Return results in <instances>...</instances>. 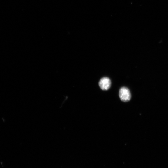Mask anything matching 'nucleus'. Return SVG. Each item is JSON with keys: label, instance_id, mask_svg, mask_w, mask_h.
I'll use <instances>...</instances> for the list:
<instances>
[{"label": "nucleus", "instance_id": "obj_1", "mask_svg": "<svg viewBox=\"0 0 168 168\" xmlns=\"http://www.w3.org/2000/svg\"><path fill=\"white\" fill-rule=\"evenodd\" d=\"M119 96L121 100L125 102L129 101L131 98L130 90L126 87H122L120 89Z\"/></svg>", "mask_w": 168, "mask_h": 168}, {"label": "nucleus", "instance_id": "obj_2", "mask_svg": "<svg viewBox=\"0 0 168 168\" xmlns=\"http://www.w3.org/2000/svg\"><path fill=\"white\" fill-rule=\"evenodd\" d=\"M99 85L102 89L106 90L109 89L111 86V81L107 77L102 78L99 82Z\"/></svg>", "mask_w": 168, "mask_h": 168}]
</instances>
